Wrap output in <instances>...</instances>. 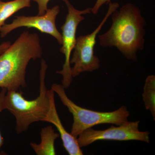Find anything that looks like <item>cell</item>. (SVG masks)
<instances>
[{"instance_id":"obj_3","label":"cell","mask_w":155,"mask_h":155,"mask_svg":"<svg viewBox=\"0 0 155 155\" xmlns=\"http://www.w3.org/2000/svg\"><path fill=\"white\" fill-rule=\"evenodd\" d=\"M48 65L44 59L41 61L40 70L39 95L32 100H28L19 90L7 91L5 98V110L14 115L16 120V132L19 134L28 130L31 124L39 121L46 116L50 102L45 83Z\"/></svg>"},{"instance_id":"obj_4","label":"cell","mask_w":155,"mask_h":155,"mask_svg":"<svg viewBox=\"0 0 155 155\" xmlns=\"http://www.w3.org/2000/svg\"><path fill=\"white\" fill-rule=\"evenodd\" d=\"M51 89L73 116L70 134L76 138L84 130L100 124H114L117 126L122 125L127 122L130 116V112L125 106H121L116 110L107 112H98L81 107L68 97L62 84H53Z\"/></svg>"},{"instance_id":"obj_5","label":"cell","mask_w":155,"mask_h":155,"mask_svg":"<svg viewBox=\"0 0 155 155\" xmlns=\"http://www.w3.org/2000/svg\"><path fill=\"white\" fill-rule=\"evenodd\" d=\"M108 5L107 13L96 29L89 34L81 35L76 38V44L70 60V64H74L73 67H71L73 78L78 76L82 72L95 71L101 67L99 58L94 54L97 36L112 13L119 7L117 2H110Z\"/></svg>"},{"instance_id":"obj_16","label":"cell","mask_w":155,"mask_h":155,"mask_svg":"<svg viewBox=\"0 0 155 155\" xmlns=\"http://www.w3.org/2000/svg\"><path fill=\"white\" fill-rule=\"evenodd\" d=\"M11 44V42L9 41L4 42L0 44V54L4 52L10 47Z\"/></svg>"},{"instance_id":"obj_7","label":"cell","mask_w":155,"mask_h":155,"mask_svg":"<svg viewBox=\"0 0 155 155\" xmlns=\"http://www.w3.org/2000/svg\"><path fill=\"white\" fill-rule=\"evenodd\" d=\"M140 122V121H127L118 126H111L103 130H94L92 127L88 128L78 136V143L81 148L86 147L99 140H137L149 143L150 133L139 130Z\"/></svg>"},{"instance_id":"obj_11","label":"cell","mask_w":155,"mask_h":155,"mask_svg":"<svg viewBox=\"0 0 155 155\" xmlns=\"http://www.w3.org/2000/svg\"><path fill=\"white\" fill-rule=\"evenodd\" d=\"M31 0H14L4 2L0 1V29L6 20L19 10L31 6Z\"/></svg>"},{"instance_id":"obj_1","label":"cell","mask_w":155,"mask_h":155,"mask_svg":"<svg viewBox=\"0 0 155 155\" xmlns=\"http://www.w3.org/2000/svg\"><path fill=\"white\" fill-rule=\"evenodd\" d=\"M112 24L105 33L98 36L104 48H116L129 61H136L137 53L144 48L147 22L140 9L132 3H127L114 11Z\"/></svg>"},{"instance_id":"obj_12","label":"cell","mask_w":155,"mask_h":155,"mask_svg":"<svg viewBox=\"0 0 155 155\" xmlns=\"http://www.w3.org/2000/svg\"><path fill=\"white\" fill-rule=\"evenodd\" d=\"M143 100L145 107L151 114L154 120H155V75H149L145 82Z\"/></svg>"},{"instance_id":"obj_13","label":"cell","mask_w":155,"mask_h":155,"mask_svg":"<svg viewBox=\"0 0 155 155\" xmlns=\"http://www.w3.org/2000/svg\"><path fill=\"white\" fill-rule=\"evenodd\" d=\"M7 90L5 88H2L0 92V114L3 110H5V98ZM4 140L0 131V149L4 144Z\"/></svg>"},{"instance_id":"obj_10","label":"cell","mask_w":155,"mask_h":155,"mask_svg":"<svg viewBox=\"0 0 155 155\" xmlns=\"http://www.w3.org/2000/svg\"><path fill=\"white\" fill-rule=\"evenodd\" d=\"M59 137V134L56 133L51 126H47L42 128L41 131L40 143H31L30 146L37 155H56L55 141Z\"/></svg>"},{"instance_id":"obj_9","label":"cell","mask_w":155,"mask_h":155,"mask_svg":"<svg viewBox=\"0 0 155 155\" xmlns=\"http://www.w3.org/2000/svg\"><path fill=\"white\" fill-rule=\"evenodd\" d=\"M55 92L51 88L48 90L50 106L48 111L42 122H48L54 125L59 132L63 146L69 155H82L83 151L78 143L77 138L67 132L62 124L56 109Z\"/></svg>"},{"instance_id":"obj_2","label":"cell","mask_w":155,"mask_h":155,"mask_svg":"<svg viewBox=\"0 0 155 155\" xmlns=\"http://www.w3.org/2000/svg\"><path fill=\"white\" fill-rule=\"evenodd\" d=\"M42 49L37 33L22 32L10 47L0 54V87L7 91L27 86L26 69L31 60L41 58Z\"/></svg>"},{"instance_id":"obj_14","label":"cell","mask_w":155,"mask_h":155,"mask_svg":"<svg viewBox=\"0 0 155 155\" xmlns=\"http://www.w3.org/2000/svg\"><path fill=\"white\" fill-rule=\"evenodd\" d=\"M112 1L113 0H96L94 5L91 8V13L94 15H97L103 6L108 5L109 3L112 2Z\"/></svg>"},{"instance_id":"obj_6","label":"cell","mask_w":155,"mask_h":155,"mask_svg":"<svg viewBox=\"0 0 155 155\" xmlns=\"http://www.w3.org/2000/svg\"><path fill=\"white\" fill-rule=\"evenodd\" d=\"M68 10L66 20L61 27L62 34V46L60 51L65 56V62L62 70L56 72L63 77L62 85L65 89L69 88L72 80L70 60L71 54L76 44V33L79 23L84 20V15L91 13V8L80 11L75 9L69 0H62Z\"/></svg>"},{"instance_id":"obj_8","label":"cell","mask_w":155,"mask_h":155,"mask_svg":"<svg viewBox=\"0 0 155 155\" xmlns=\"http://www.w3.org/2000/svg\"><path fill=\"white\" fill-rule=\"evenodd\" d=\"M60 12V7L56 5L48 9L42 15L36 16H16L10 24H5L0 29V35L5 37L14 29L20 27L34 28L42 33L48 34L54 37L60 45L62 44V37L56 27V20Z\"/></svg>"},{"instance_id":"obj_15","label":"cell","mask_w":155,"mask_h":155,"mask_svg":"<svg viewBox=\"0 0 155 155\" xmlns=\"http://www.w3.org/2000/svg\"><path fill=\"white\" fill-rule=\"evenodd\" d=\"M38 5V15L44 14L48 10V4L51 0H32Z\"/></svg>"}]
</instances>
